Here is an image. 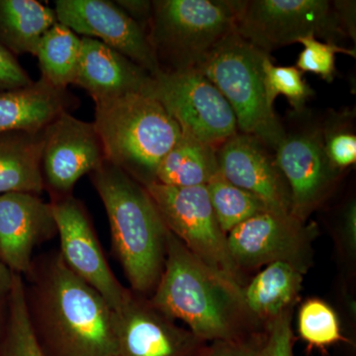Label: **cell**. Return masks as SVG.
Listing matches in <instances>:
<instances>
[{"label":"cell","mask_w":356,"mask_h":356,"mask_svg":"<svg viewBox=\"0 0 356 356\" xmlns=\"http://www.w3.org/2000/svg\"><path fill=\"white\" fill-rule=\"evenodd\" d=\"M6 298H0V334H1L2 327H3L4 320L6 315Z\"/></svg>","instance_id":"38"},{"label":"cell","mask_w":356,"mask_h":356,"mask_svg":"<svg viewBox=\"0 0 356 356\" xmlns=\"http://www.w3.org/2000/svg\"><path fill=\"white\" fill-rule=\"evenodd\" d=\"M145 187L168 231L204 264L245 287L243 273L229 254L206 185L173 187L152 182Z\"/></svg>","instance_id":"8"},{"label":"cell","mask_w":356,"mask_h":356,"mask_svg":"<svg viewBox=\"0 0 356 356\" xmlns=\"http://www.w3.org/2000/svg\"><path fill=\"white\" fill-rule=\"evenodd\" d=\"M57 22L55 9L37 0H0V46L15 57L36 56L42 37Z\"/></svg>","instance_id":"22"},{"label":"cell","mask_w":356,"mask_h":356,"mask_svg":"<svg viewBox=\"0 0 356 356\" xmlns=\"http://www.w3.org/2000/svg\"><path fill=\"white\" fill-rule=\"evenodd\" d=\"M344 220V236L348 242L350 252H355L356 248V208L355 203H350Z\"/></svg>","instance_id":"36"},{"label":"cell","mask_w":356,"mask_h":356,"mask_svg":"<svg viewBox=\"0 0 356 356\" xmlns=\"http://www.w3.org/2000/svg\"><path fill=\"white\" fill-rule=\"evenodd\" d=\"M264 146L252 136L236 134L217 149L219 173L261 199L267 209L291 214L289 187Z\"/></svg>","instance_id":"17"},{"label":"cell","mask_w":356,"mask_h":356,"mask_svg":"<svg viewBox=\"0 0 356 356\" xmlns=\"http://www.w3.org/2000/svg\"><path fill=\"white\" fill-rule=\"evenodd\" d=\"M117 6H120L126 13L139 23L145 31L152 13V1L146 0H117Z\"/></svg>","instance_id":"34"},{"label":"cell","mask_w":356,"mask_h":356,"mask_svg":"<svg viewBox=\"0 0 356 356\" xmlns=\"http://www.w3.org/2000/svg\"><path fill=\"white\" fill-rule=\"evenodd\" d=\"M108 218L112 250L133 292L149 297L165 268L168 229L144 185L104 161L89 175Z\"/></svg>","instance_id":"3"},{"label":"cell","mask_w":356,"mask_h":356,"mask_svg":"<svg viewBox=\"0 0 356 356\" xmlns=\"http://www.w3.org/2000/svg\"><path fill=\"white\" fill-rule=\"evenodd\" d=\"M264 86L267 104L273 109L278 95H284L295 111L304 109L307 100L314 95V90L306 83L303 72L295 67H278L273 63L270 55L262 63Z\"/></svg>","instance_id":"28"},{"label":"cell","mask_w":356,"mask_h":356,"mask_svg":"<svg viewBox=\"0 0 356 356\" xmlns=\"http://www.w3.org/2000/svg\"><path fill=\"white\" fill-rule=\"evenodd\" d=\"M114 325L115 356H206L209 348V343L132 290L120 310L114 312Z\"/></svg>","instance_id":"12"},{"label":"cell","mask_w":356,"mask_h":356,"mask_svg":"<svg viewBox=\"0 0 356 356\" xmlns=\"http://www.w3.org/2000/svg\"><path fill=\"white\" fill-rule=\"evenodd\" d=\"M14 273L0 259V298H6L13 287Z\"/></svg>","instance_id":"37"},{"label":"cell","mask_w":356,"mask_h":356,"mask_svg":"<svg viewBox=\"0 0 356 356\" xmlns=\"http://www.w3.org/2000/svg\"><path fill=\"white\" fill-rule=\"evenodd\" d=\"M104 161L93 122L79 120L67 112L44 129L42 175L51 200L72 195L76 182Z\"/></svg>","instance_id":"13"},{"label":"cell","mask_w":356,"mask_h":356,"mask_svg":"<svg viewBox=\"0 0 356 356\" xmlns=\"http://www.w3.org/2000/svg\"><path fill=\"white\" fill-rule=\"evenodd\" d=\"M81 56V37L56 23L40 41L38 58L42 77L58 88L67 89L74 84Z\"/></svg>","instance_id":"24"},{"label":"cell","mask_w":356,"mask_h":356,"mask_svg":"<svg viewBox=\"0 0 356 356\" xmlns=\"http://www.w3.org/2000/svg\"><path fill=\"white\" fill-rule=\"evenodd\" d=\"M298 332L310 348L318 350L344 341L336 312L320 299H309L300 308Z\"/></svg>","instance_id":"27"},{"label":"cell","mask_w":356,"mask_h":356,"mask_svg":"<svg viewBox=\"0 0 356 356\" xmlns=\"http://www.w3.org/2000/svg\"><path fill=\"white\" fill-rule=\"evenodd\" d=\"M31 83V77L18 62L17 57L0 46V91L24 88Z\"/></svg>","instance_id":"33"},{"label":"cell","mask_w":356,"mask_h":356,"mask_svg":"<svg viewBox=\"0 0 356 356\" xmlns=\"http://www.w3.org/2000/svg\"><path fill=\"white\" fill-rule=\"evenodd\" d=\"M325 151L334 168L343 170L355 165L356 137L346 128H332L323 132Z\"/></svg>","instance_id":"30"},{"label":"cell","mask_w":356,"mask_h":356,"mask_svg":"<svg viewBox=\"0 0 356 356\" xmlns=\"http://www.w3.org/2000/svg\"><path fill=\"white\" fill-rule=\"evenodd\" d=\"M74 84L98 102L130 93L151 95L153 76L102 42L81 37Z\"/></svg>","instance_id":"18"},{"label":"cell","mask_w":356,"mask_h":356,"mask_svg":"<svg viewBox=\"0 0 356 356\" xmlns=\"http://www.w3.org/2000/svg\"><path fill=\"white\" fill-rule=\"evenodd\" d=\"M60 238V254L65 266L99 293L114 312L130 294L110 268L88 211L74 195L51 200Z\"/></svg>","instance_id":"11"},{"label":"cell","mask_w":356,"mask_h":356,"mask_svg":"<svg viewBox=\"0 0 356 356\" xmlns=\"http://www.w3.org/2000/svg\"><path fill=\"white\" fill-rule=\"evenodd\" d=\"M318 235L315 222L266 210L232 229L227 242L232 259L243 273L285 262L306 274L313 266V242Z\"/></svg>","instance_id":"10"},{"label":"cell","mask_w":356,"mask_h":356,"mask_svg":"<svg viewBox=\"0 0 356 356\" xmlns=\"http://www.w3.org/2000/svg\"><path fill=\"white\" fill-rule=\"evenodd\" d=\"M235 31L269 55L303 37L337 44L348 36L334 2L327 0L240 1Z\"/></svg>","instance_id":"7"},{"label":"cell","mask_w":356,"mask_h":356,"mask_svg":"<svg viewBox=\"0 0 356 356\" xmlns=\"http://www.w3.org/2000/svg\"><path fill=\"white\" fill-rule=\"evenodd\" d=\"M240 1L156 0L147 36L163 72L198 70L222 39L235 32Z\"/></svg>","instance_id":"5"},{"label":"cell","mask_w":356,"mask_h":356,"mask_svg":"<svg viewBox=\"0 0 356 356\" xmlns=\"http://www.w3.org/2000/svg\"><path fill=\"white\" fill-rule=\"evenodd\" d=\"M151 96L172 115L182 133L214 149L238 134L231 105L200 70L159 72L153 76Z\"/></svg>","instance_id":"9"},{"label":"cell","mask_w":356,"mask_h":356,"mask_svg":"<svg viewBox=\"0 0 356 356\" xmlns=\"http://www.w3.org/2000/svg\"><path fill=\"white\" fill-rule=\"evenodd\" d=\"M44 131L0 133V195L26 192L41 196Z\"/></svg>","instance_id":"20"},{"label":"cell","mask_w":356,"mask_h":356,"mask_svg":"<svg viewBox=\"0 0 356 356\" xmlns=\"http://www.w3.org/2000/svg\"><path fill=\"white\" fill-rule=\"evenodd\" d=\"M56 235L50 202L26 192L0 195V259L13 273L27 275L36 248Z\"/></svg>","instance_id":"16"},{"label":"cell","mask_w":356,"mask_h":356,"mask_svg":"<svg viewBox=\"0 0 356 356\" xmlns=\"http://www.w3.org/2000/svg\"><path fill=\"white\" fill-rule=\"evenodd\" d=\"M0 356H44L30 324L24 278L18 274H14L13 287L7 296Z\"/></svg>","instance_id":"25"},{"label":"cell","mask_w":356,"mask_h":356,"mask_svg":"<svg viewBox=\"0 0 356 356\" xmlns=\"http://www.w3.org/2000/svg\"><path fill=\"white\" fill-rule=\"evenodd\" d=\"M26 277L30 324L44 356H115L114 311L58 252L34 259Z\"/></svg>","instance_id":"1"},{"label":"cell","mask_w":356,"mask_h":356,"mask_svg":"<svg viewBox=\"0 0 356 356\" xmlns=\"http://www.w3.org/2000/svg\"><path fill=\"white\" fill-rule=\"evenodd\" d=\"M206 187L218 224L226 235L250 218L268 210L261 199L232 184L220 173Z\"/></svg>","instance_id":"26"},{"label":"cell","mask_w":356,"mask_h":356,"mask_svg":"<svg viewBox=\"0 0 356 356\" xmlns=\"http://www.w3.org/2000/svg\"><path fill=\"white\" fill-rule=\"evenodd\" d=\"M275 151L276 165L289 187L291 214L307 222L329 196L341 170L327 158L323 131L286 134Z\"/></svg>","instance_id":"15"},{"label":"cell","mask_w":356,"mask_h":356,"mask_svg":"<svg viewBox=\"0 0 356 356\" xmlns=\"http://www.w3.org/2000/svg\"><path fill=\"white\" fill-rule=\"evenodd\" d=\"M294 308L281 314L266 327V339L261 356H294L295 337L292 330Z\"/></svg>","instance_id":"31"},{"label":"cell","mask_w":356,"mask_h":356,"mask_svg":"<svg viewBox=\"0 0 356 356\" xmlns=\"http://www.w3.org/2000/svg\"><path fill=\"white\" fill-rule=\"evenodd\" d=\"M243 290L168 232L165 268L147 298L156 310L182 321L189 331L210 343L266 331L248 310Z\"/></svg>","instance_id":"2"},{"label":"cell","mask_w":356,"mask_h":356,"mask_svg":"<svg viewBox=\"0 0 356 356\" xmlns=\"http://www.w3.org/2000/svg\"><path fill=\"white\" fill-rule=\"evenodd\" d=\"M55 13L58 22L76 34L102 42L151 76L161 72L147 32L115 1L58 0L55 1Z\"/></svg>","instance_id":"14"},{"label":"cell","mask_w":356,"mask_h":356,"mask_svg":"<svg viewBox=\"0 0 356 356\" xmlns=\"http://www.w3.org/2000/svg\"><path fill=\"white\" fill-rule=\"evenodd\" d=\"M266 339V331L242 339L212 341L206 356H261Z\"/></svg>","instance_id":"32"},{"label":"cell","mask_w":356,"mask_h":356,"mask_svg":"<svg viewBox=\"0 0 356 356\" xmlns=\"http://www.w3.org/2000/svg\"><path fill=\"white\" fill-rule=\"evenodd\" d=\"M95 104L105 161L144 186L156 181L159 163L181 138L177 122L159 100L142 93Z\"/></svg>","instance_id":"4"},{"label":"cell","mask_w":356,"mask_h":356,"mask_svg":"<svg viewBox=\"0 0 356 356\" xmlns=\"http://www.w3.org/2000/svg\"><path fill=\"white\" fill-rule=\"evenodd\" d=\"M267 56L235 31L215 47L198 70L231 105L238 130L276 149L286 132L266 102L262 63Z\"/></svg>","instance_id":"6"},{"label":"cell","mask_w":356,"mask_h":356,"mask_svg":"<svg viewBox=\"0 0 356 356\" xmlns=\"http://www.w3.org/2000/svg\"><path fill=\"white\" fill-rule=\"evenodd\" d=\"M304 275L290 264L273 262L243 287L245 305L266 329L281 314L294 308Z\"/></svg>","instance_id":"21"},{"label":"cell","mask_w":356,"mask_h":356,"mask_svg":"<svg viewBox=\"0 0 356 356\" xmlns=\"http://www.w3.org/2000/svg\"><path fill=\"white\" fill-rule=\"evenodd\" d=\"M296 43L304 46L297 60V69L302 72H314L332 83L336 76V55L355 57V50L343 48L339 44L318 41L316 37L307 36L297 40Z\"/></svg>","instance_id":"29"},{"label":"cell","mask_w":356,"mask_h":356,"mask_svg":"<svg viewBox=\"0 0 356 356\" xmlns=\"http://www.w3.org/2000/svg\"><path fill=\"white\" fill-rule=\"evenodd\" d=\"M218 173L217 149L182 133L159 163L154 182L173 187L200 186L209 184Z\"/></svg>","instance_id":"23"},{"label":"cell","mask_w":356,"mask_h":356,"mask_svg":"<svg viewBox=\"0 0 356 356\" xmlns=\"http://www.w3.org/2000/svg\"><path fill=\"white\" fill-rule=\"evenodd\" d=\"M79 98L44 77L30 86L0 91V133L42 132L60 115L76 109Z\"/></svg>","instance_id":"19"},{"label":"cell","mask_w":356,"mask_h":356,"mask_svg":"<svg viewBox=\"0 0 356 356\" xmlns=\"http://www.w3.org/2000/svg\"><path fill=\"white\" fill-rule=\"evenodd\" d=\"M334 6L346 34L355 41V1H334Z\"/></svg>","instance_id":"35"}]
</instances>
